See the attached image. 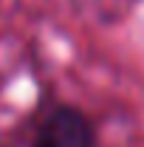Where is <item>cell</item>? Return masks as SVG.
<instances>
[{
    "label": "cell",
    "instance_id": "obj_1",
    "mask_svg": "<svg viewBox=\"0 0 144 147\" xmlns=\"http://www.w3.org/2000/svg\"><path fill=\"white\" fill-rule=\"evenodd\" d=\"M34 147H96L90 122L73 108H57L37 133Z\"/></svg>",
    "mask_w": 144,
    "mask_h": 147
}]
</instances>
